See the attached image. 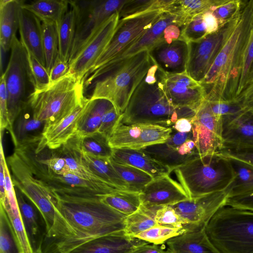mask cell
I'll return each instance as SVG.
<instances>
[{
    "label": "cell",
    "mask_w": 253,
    "mask_h": 253,
    "mask_svg": "<svg viewBox=\"0 0 253 253\" xmlns=\"http://www.w3.org/2000/svg\"><path fill=\"white\" fill-rule=\"evenodd\" d=\"M52 193L54 222L37 253H68L93 239L124 230L127 216L103 203L102 196Z\"/></svg>",
    "instance_id": "obj_1"
},
{
    "label": "cell",
    "mask_w": 253,
    "mask_h": 253,
    "mask_svg": "<svg viewBox=\"0 0 253 253\" xmlns=\"http://www.w3.org/2000/svg\"><path fill=\"white\" fill-rule=\"evenodd\" d=\"M253 30V0H242L237 22L201 84L209 101L237 97L245 51Z\"/></svg>",
    "instance_id": "obj_2"
},
{
    "label": "cell",
    "mask_w": 253,
    "mask_h": 253,
    "mask_svg": "<svg viewBox=\"0 0 253 253\" xmlns=\"http://www.w3.org/2000/svg\"><path fill=\"white\" fill-rule=\"evenodd\" d=\"M196 112L176 108L169 100L153 64L132 94L119 121L125 125L145 124L172 127L180 118H193Z\"/></svg>",
    "instance_id": "obj_3"
},
{
    "label": "cell",
    "mask_w": 253,
    "mask_h": 253,
    "mask_svg": "<svg viewBox=\"0 0 253 253\" xmlns=\"http://www.w3.org/2000/svg\"><path fill=\"white\" fill-rule=\"evenodd\" d=\"M153 64L148 50L141 51L95 71L84 80V87L94 83L90 98L108 100L122 114Z\"/></svg>",
    "instance_id": "obj_4"
},
{
    "label": "cell",
    "mask_w": 253,
    "mask_h": 253,
    "mask_svg": "<svg viewBox=\"0 0 253 253\" xmlns=\"http://www.w3.org/2000/svg\"><path fill=\"white\" fill-rule=\"evenodd\" d=\"M84 82L68 74L41 90H34L28 96L27 106L33 117L44 122V129L68 116L86 98Z\"/></svg>",
    "instance_id": "obj_5"
},
{
    "label": "cell",
    "mask_w": 253,
    "mask_h": 253,
    "mask_svg": "<svg viewBox=\"0 0 253 253\" xmlns=\"http://www.w3.org/2000/svg\"><path fill=\"white\" fill-rule=\"evenodd\" d=\"M173 171L189 199L224 190L235 178L230 160L216 153L200 156Z\"/></svg>",
    "instance_id": "obj_6"
},
{
    "label": "cell",
    "mask_w": 253,
    "mask_h": 253,
    "mask_svg": "<svg viewBox=\"0 0 253 253\" xmlns=\"http://www.w3.org/2000/svg\"><path fill=\"white\" fill-rule=\"evenodd\" d=\"M220 253H253V211L225 206L205 228Z\"/></svg>",
    "instance_id": "obj_7"
},
{
    "label": "cell",
    "mask_w": 253,
    "mask_h": 253,
    "mask_svg": "<svg viewBox=\"0 0 253 253\" xmlns=\"http://www.w3.org/2000/svg\"><path fill=\"white\" fill-rule=\"evenodd\" d=\"M6 161L12 173V180L14 187L27 197L38 210L44 223L46 234L54 222L55 200L52 193L33 173L15 149Z\"/></svg>",
    "instance_id": "obj_8"
},
{
    "label": "cell",
    "mask_w": 253,
    "mask_h": 253,
    "mask_svg": "<svg viewBox=\"0 0 253 253\" xmlns=\"http://www.w3.org/2000/svg\"><path fill=\"white\" fill-rule=\"evenodd\" d=\"M127 0H70L76 12L75 35L69 63L110 17L119 13Z\"/></svg>",
    "instance_id": "obj_9"
},
{
    "label": "cell",
    "mask_w": 253,
    "mask_h": 253,
    "mask_svg": "<svg viewBox=\"0 0 253 253\" xmlns=\"http://www.w3.org/2000/svg\"><path fill=\"white\" fill-rule=\"evenodd\" d=\"M164 11L156 9L119 20L110 42L86 75L84 81L93 72L136 42L160 19Z\"/></svg>",
    "instance_id": "obj_10"
},
{
    "label": "cell",
    "mask_w": 253,
    "mask_h": 253,
    "mask_svg": "<svg viewBox=\"0 0 253 253\" xmlns=\"http://www.w3.org/2000/svg\"><path fill=\"white\" fill-rule=\"evenodd\" d=\"M10 50L9 60L3 74L7 94L11 135L15 121L27 106V82L29 79L27 51L16 36L13 39Z\"/></svg>",
    "instance_id": "obj_11"
},
{
    "label": "cell",
    "mask_w": 253,
    "mask_h": 253,
    "mask_svg": "<svg viewBox=\"0 0 253 253\" xmlns=\"http://www.w3.org/2000/svg\"><path fill=\"white\" fill-rule=\"evenodd\" d=\"M238 15L221 27L216 32L208 35L198 41L188 42V55L186 71L189 76L200 84L235 26Z\"/></svg>",
    "instance_id": "obj_12"
},
{
    "label": "cell",
    "mask_w": 253,
    "mask_h": 253,
    "mask_svg": "<svg viewBox=\"0 0 253 253\" xmlns=\"http://www.w3.org/2000/svg\"><path fill=\"white\" fill-rule=\"evenodd\" d=\"M231 184L224 190L189 199L170 206L184 221L185 230L204 229L215 213L226 206Z\"/></svg>",
    "instance_id": "obj_13"
},
{
    "label": "cell",
    "mask_w": 253,
    "mask_h": 253,
    "mask_svg": "<svg viewBox=\"0 0 253 253\" xmlns=\"http://www.w3.org/2000/svg\"><path fill=\"white\" fill-rule=\"evenodd\" d=\"M169 137L164 142L147 146L141 150L173 170L198 158V153L193 130L179 132L172 128Z\"/></svg>",
    "instance_id": "obj_14"
},
{
    "label": "cell",
    "mask_w": 253,
    "mask_h": 253,
    "mask_svg": "<svg viewBox=\"0 0 253 253\" xmlns=\"http://www.w3.org/2000/svg\"><path fill=\"white\" fill-rule=\"evenodd\" d=\"M163 90L167 97L176 108H186L196 112L206 98L204 87L186 71L177 74L166 73L158 68Z\"/></svg>",
    "instance_id": "obj_15"
},
{
    "label": "cell",
    "mask_w": 253,
    "mask_h": 253,
    "mask_svg": "<svg viewBox=\"0 0 253 253\" xmlns=\"http://www.w3.org/2000/svg\"><path fill=\"white\" fill-rule=\"evenodd\" d=\"M172 131V127L145 124L125 125L119 121L108 138V142L112 148L140 150L165 142Z\"/></svg>",
    "instance_id": "obj_16"
},
{
    "label": "cell",
    "mask_w": 253,
    "mask_h": 253,
    "mask_svg": "<svg viewBox=\"0 0 253 253\" xmlns=\"http://www.w3.org/2000/svg\"><path fill=\"white\" fill-rule=\"evenodd\" d=\"M119 20V13L112 15L96 30L86 43L69 63L68 73L84 82L114 35Z\"/></svg>",
    "instance_id": "obj_17"
},
{
    "label": "cell",
    "mask_w": 253,
    "mask_h": 253,
    "mask_svg": "<svg viewBox=\"0 0 253 253\" xmlns=\"http://www.w3.org/2000/svg\"><path fill=\"white\" fill-rule=\"evenodd\" d=\"M196 146L200 156L217 153L222 148V118L215 115L205 99L192 119Z\"/></svg>",
    "instance_id": "obj_18"
},
{
    "label": "cell",
    "mask_w": 253,
    "mask_h": 253,
    "mask_svg": "<svg viewBox=\"0 0 253 253\" xmlns=\"http://www.w3.org/2000/svg\"><path fill=\"white\" fill-rule=\"evenodd\" d=\"M176 24V16L164 11L160 19L136 42L101 68L115 64L141 51L148 50L161 42L179 39L183 27Z\"/></svg>",
    "instance_id": "obj_19"
},
{
    "label": "cell",
    "mask_w": 253,
    "mask_h": 253,
    "mask_svg": "<svg viewBox=\"0 0 253 253\" xmlns=\"http://www.w3.org/2000/svg\"><path fill=\"white\" fill-rule=\"evenodd\" d=\"M139 195L141 205L148 208L171 206L189 199L181 185L169 174L153 178Z\"/></svg>",
    "instance_id": "obj_20"
},
{
    "label": "cell",
    "mask_w": 253,
    "mask_h": 253,
    "mask_svg": "<svg viewBox=\"0 0 253 253\" xmlns=\"http://www.w3.org/2000/svg\"><path fill=\"white\" fill-rule=\"evenodd\" d=\"M153 63L166 73L186 71L188 55V43L181 39L161 42L148 50Z\"/></svg>",
    "instance_id": "obj_21"
},
{
    "label": "cell",
    "mask_w": 253,
    "mask_h": 253,
    "mask_svg": "<svg viewBox=\"0 0 253 253\" xmlns=\"http://www.w3.org/2000/svg\"><path fill=\"white\" fill-rule=\"evenodd\" d=\"M147 243H149L129 236L122 230L93 239L68 253H131L139 246Z\"/></svg>",
    "instance_id": "obj_22"
},
{
    "label": "cell",
    "mask_w": 253,
    "mask_h": 253,
    "mask_svg": "<svg viewBox=\"0 0 253 253\" xmlns=\"http://www.w3.org/2000/svg\"><path fill=\"white\" fill-rule=\"evenodd\" d=\"M223 145L253 146V113L244 110L222 118Z\"/></svg>",
    "instance_id": "obj_23"
},
{
    "label": "cell",
    "mask_w": 253,
    "mask_h": 253,
    "mask_svg": "<svg viewBox=\"0 0 253 253\" xmlns=\"http://www.w3.org/2000/svg\"><path fill=\"white\" fill-rule=\"evenodd\" d=\"M18 29L20 41L26 51L32 53L45 67L42 42V28L40 20L21 7Z\"/></svg>",
    "instance_id": "obj_24"
},
{
    "label": "cell",
    "mask_w": 253,
    "mask_h": 253,
    "mask_svg": "<svg viewBox=\"0 0 253 253\" xmlns=\"http://www.w3.org/2000/svg\"><path fill=\"white\" fill-rule=\"evenodd\" d=\"M89 99L85 98L68 116L43 130L42 139L48 149H59L76 134L78 120Z\"/></svg>",
    "instance_id": "obj_25"
},
{
    "label": "cell",
    "mask_w": 253,
    "mask_h": 253,
    "mask_svg": "<svg viewBox=\"0 0 253 253\" xmlns=\"http://www.w3.org/2000/svg\"><path fill=\"white\" fill-rule=\"evenodd\" d=\"M111 158L116 162L140 169L153 178L169 174L172 171L142 150L126 148H112Z\"/></svg>",
    "instance_id": "obj_26"
},
{
    "label": "cell",
    "mask_w": 253,
    "mask_h": 253,
    "mask_svg": "<svg viewBox=\"0 0 253 253\" xmlns=\"http://www.w3.org/2000/svg\"><path fill=\"white\" fill-rule=\"evenodd\" d=\"M166 244L169 253H220L209 239L205 229L185 231Z\"/></svg>",
    "instance_id": "obj_27"
},
{
    "label": "cell",
    "mask_w": 253,
    "mask_h": 253,
    "mask_svg": "<svg viewBox=\"0 0 253 253\" xmlns=\"http://www.w3.org/2000/svg\"><path fill=\"white\" fill-rule=\"evenodd\" d=\"M23 1H0V46L8 51L19 29V16Z\"/></svg>",
    "instance_id": "obj_28"
},
{
    "label": "cell",
    "mask_w": 253,
    "mask_h": 253,
    "mask_svg": "<svg viewBox=\"0 0 253 253\" xmlns=\"http://www.w3.org/2000/svg\"><path fill=\"white\" fill-rule=\"evenodd\" d=\"M113 106L108 100L89 98L78 120L76 135L84 137L97 133L103 116Z\"/></svg>",
    "instance_id": "obj_29"
},
{
    "label": "cell",
    "mask_w": 253,
    "mask_h": 253,
    "mask_svg": "<svg viewBox=\"0 0 253 253\" xmlns=\"http://www.w3.org/2000/svg\"><path fill=\"white\" fill-rule=\"evenodd\" d=\"M27 107L21 113L12 126L11 135L15 147L34 143L42 138L44 123L35 119Z\"/></svg>",
    "instance_id": "obj_30"
},
{
    "label": "cell",
    "mask_w": 253,
    "mask_h": 253,
    "mask_svg": "<svg viewBox=\"0 0 253 253\" xmlns=\"http://www.w3.org/2000/svg\"><path fill=\"white\" fill-rule=\"evenodd\" d=\"M228 0H173L165 10L176 16L178 26L183 27L196 16L210 11Z\"/></svg>",
    "instance_id": "obj_31"
},
{
    "label": "cell",
    "mask_w": 253,
    "mask_h": 253,
    "mask_svg": "<svg viewBox=\"0 0 253 253\" xmlns=\"http://www.w3.org/2000/svg\"><path fill=\"white\" fill-rule=\"evenodd\" d=\"M15 192L25 228L33 251L37 253L40 250L45 232L42 229L39 214L35 208L25 200V196L17 188Z\"/></svg>",
    "instance_id": "obj_32"
},
{
    "label": "cell",
    "mask_w": 253,
    "mask_h": 253,
    "mask_svg": "<svg viewBox=\"0 0 253 253\" xmlns=\"http://www.w3.org/2000/svg\"><path fill=\"white\" fill-rule=\"evenodd\" d=\"M79 148L83 161L96 175L119 189L129 191L128 185L116 171L111 164L110 158L97 157L83 152L80 146Z\"/></svg>",
    "instance_id": "obj_33"
},
{
    "label": "cell",
    "mask_w": 253,
    "mask_h": 253,
    "mask_svg": "<svg viewBox=\"0 0 253 253\" xmlns=\"http://www.w3.org/2000/svg\"><path fill=\"white\" fill-rule=\"evenodd\" d=\"M69 0H39L31 3L22 5V8L39 18L41 22H53L60 21L68 11Z\"/></svg>",
    "instance_id": "obj_34"
},
{
    "label": "cell",
    "mask_w": 253,
    "mask_h": 253,
    "mask_svg": "<svg viewBox=\"0 0 253 253\" xmlns=\"http://www.w3.org/2000/svg\"><path fill=\"white\" fill-rule=\"evenodd\" d=\"M70 9L56 24L58 38L59 56L69 62L73 43L76 23V12L74 6L69 0Z\"/></svg>",
    "instance_id": "obj_35"
},
{
    "label": "cell",
    "mask_w": 253,
    "mask_h": 253,
    "mask_svg": "<svg viewBox=\"0 0 253 253\" xmlns=\"http://www.w3.org/2000/svg\"><path fill=\"white\" fill-rule=\"evenodd\" d=\"M101 201L112 209L126 215H129L139 210L141 206L139 192L119 190L114 193L102 196Z\"/></svg>",
    "instance_id": "obj_36"
},
{
    "label": "cell",
    "mask_w": 253,
    "mask_h": 253,
    "mask_svg": "<svg viewBox=\"0 0 253 253\" xmlns=\"http://www.w3.org/2000/svg\"><path fill=\"white\" fill-rule=\"evenodd\" d=\"M229 159L235 173L229 197L253 193V166L237 160Z\"/></svg>",
    "instance_id": "obj_37"
},
{
    "label": "cell",
    "mask_w": 253,
    "mask_h": 253,
    "mask_svg": "<svg viewBox=\"0 0 253 253\" xmlns=\"http://www.w3.org/2000/svg\"><path fill=\"white\" fill-rule=\"evenodd\" d=\"M159 208H148L141 205L138 211L126 217L124 230L125 233L129 236L135 237L157 225L155 216Z\"/></svg>",
    "instance_id": "obj_38"
},
{
    "label": "cell",
    "mask_w": 253,
    "mask_h": 253,
    "mask_svg": "<svg viewBox=\"0 0 253 253\" xmlns=\"http://www.w3.org/2000/svg\"><path fill=\"white\" fill-rule=\"evenodd\" d=\"M111 164L121 177L129 187V191L140 192L153 177L147 172L132 167L115 162L110 158Z\"/></svg>",
    "instance_id": "obj_39"
},
{
    "label": "cell",
    "mask_w": 253,
    "mask_h": 253,
    "mask_svg": "<svg viewBox=\"0 0 253 253\" xmlns=\"http://www.w3.org/2000/svg\"><path fill=\"white\" fill-rule=\"evenodd\" d=\"M43 47L45 68L49 74L59 54L58 38L56 24L42 22Z\"/></svg>",
    "instance_id": "obj_40"
},
{
    "label": "cell",
    "mask_w": 253,
    "mask_h": 253,
    "mask_svg": "<svg viewBox=\"0 0 253 253\" xmlns=\"http://www.w3.org/2000/svg\"><path fill=\"white\" fill-rule=\"evenodd\" d=\"M77 137L80 148L83 152L99 158L112 157L113 149L109 144L108 138L103 135L97 132L84 137Z\"/></svg>",
    "instance_id": "obj_41"
},
{
    "label": "cell",
    "mask_w": 253,
    "mask_h": 253,
    "mask_svg": "<svg viewBox=\"0 0 253 253\" xmlns=\"http://www.w3.org/2000/svg\"><path fill=\"white\" fill-rule=\"evenodd\" d=\"M173 0H127L119 13V20L130 17L149 11H164Z\"/></svg>",
    "instance_id": "obj_42"
},
{
    "label": "cell",
    "mask_w": 253,
    "mask_h": 253,
    "mask_svg": "<svg viewBox=\"0 0 253 253\" xmlns=\"http://www.w3.org/2000/svg\"><path fill=\"white\" fill-rule=\"evenodd\" d=\"M27 51L29 82L34 90H41L50 86V76L46 68L30 52Z\"/></svg>",
    "instance_id": "obj_43"
},
{
    "label": "cell",
    "mask_w": 253,
    "mask_h": 253,
    "mask_svg": "<svg viewBox=\"0 0 253 253\" xmlns=\"http://www.w3.org/2000/svg\"><path fill=\"white\" fill-rule=\"evenodd\" d=\"M185 231L184 228H179L157 224L135 237L150 244L162 245Z\"/></svg>",
    "instance_id": "obj_44"
},
{
    "label": "cell",
    "mask_w": 253,
    "mask_h": 253,
    "mask_svg": "<svg viewBox=\"0 0 253 253\" xmlns=\"http://www.w3.org/2000/svg\"><path fill=\"white\" fill-rule=\"evenodd\" d=\"M0 253L20 252L7 214L3 206H0Z\"/></svg>",
    "instance_id": "obj_45"
},
{
    "label": "cell",
    "mask_w": 253,
    "mask_h": 253,
    "mask_svg": "<svg viewBox=\"0 0 253 253\" xmlns=\"http://www.w3.org/2000/svg\"><path fill=\"white\" fill-rule=\"evenodd\" d=\"M242 0H228L224 3L212 8L210 11L217 20L220 27L230 22L239 14Z\"/></svg>",
    "instance_id": "obj_46"
},
{
    "label": "cell",
    "mask_w": 253,
    "mask_h": 253,
    "mask_svg": "<svg viewBox=\"0 0 253 253\" xmlns=\"http://www.w3.org/2000/svg\"><path fill=\"white\" fill-rule=\"evenodd\" d=\"M208 35L203 14L195 16L182 29L179 38L187 43L198 41Z\"/></svg>",
    "instance_id": "obj_47"
},
{
    "label": "cell",
    "mask_w": 253,
    "mask_h": 253,
    "mask_svg": "<svg viewBox=\"0 0 253 253\" xmlns=\"http://www.w3.org/2000/svg\"><path fill=\"white\" fill-rule=\"evenodd\" d=\"M253 82V30L244 57V64L238 86L237 97L245 88Z\"/></svg>",
    "instance_id": "obj_48"
},
{
    "label": "cell",
    "mask_w": 253,
    "mask_h": 253,
    "mask_svg": "<svg viewBox=\"0 0 253 253\" xmlns=\"http://www.w3.org/2000/svg\"><path fill=\"white\" fill-rule=\"evenodd\" d=\"M216 153L220 156L237 160L253 166V146L223 145Z\"/></svg>",
    "instance_id": "obj_49"
},
{
    "label": "cell",
    "mask_w": 253,
    "mask_h": 253,
    "mask_svg": "<svg viewBox=\"0 0 253 253\" xmlns=\"http://www.w3.org/2000/svg\"><path fill=\"white\" fill-rule=\"evenodd\" d=\"M155 220L157 225L182 228L185 222L173 208L167 206L159 208Z\"/></svg>",
    "instance_id": "obj_50"
},
{
    "label": "cell",
    "mask_w": 253,
    "mask_h": 253,
    "mask_svg": "<svg viewBox=\"0 0 253 253\" xmlns=\"http://www.w3.org/2000/svg\"><path fill=\"white\" fill-rule=\"evenodd\" d=\"M208 101L213 113L222 118L237 114L244 110L237 99L226 101Z\"/></svg>",
    "instance_id": "obj_51"
},
{
    "label": "cell",
    "mask_w": 253,
    "mask_h": 253,
    "mask_svg": "<svg viewBox=\"0 0 253 253\" xmlns=\"http://www.w3.org/2000/svg\"><path fill=\"white\" fill-rule=\"evenodd\" d=\"M0 128L1 133L4 129L8 130L10 134L11 132L8 117L7 94L3 74L0 78Z\"/></svg>",
    "instance_id": "obj_52"
},
{
    "label": "cell",
    "mask_w": 253,
    "mask_h": 253,
    "mask_svg": "<svg viewBox=\"0 0 253 253\" xmlns=\"http://www.w3.org/2000/svg\"><path fill=\"white\" fill-rule=\"evenodd\" d=\"M121 115L115 106L108 110L102 118L98 132L108 139L120 120Z\"/></svg>",
    "instance_id": "obj_53"
},
{
    "label": "cell",
    "mask_w": 253,
    "mask_h": 253,
    "mask_svg": "<svg viewBox=\"0 0 253 253\" xmlns=\"http://www.w3.org/2000/svg\"><path fill=\"white\" fill-rule=\"evenodd\" d=\"M38 155L40 161L54 173L63 175L70 172L65 158L55 151L52 152L51 157L46 159L40 158Z\"/></svg>",
    "instance_id": "obj_54"
},
{
    "label": "cell",
    "mask_w": 253,
    "mask_h": 253,
    "mask_svg": "<svg viewBox=\"0 0 253 253\" xmlns=\"http://www.w3.org/2000/svg\"><path fill=\"white\" fill-rule=\"evenodd\" d=\"M69 70V62L62 60L58 55L49 73L51 84L66 75Z\"/></svg>",
    "instance_id": "obj_55"
},
{
    "label": "cell",
    "mask_w": 253,
    "mask_h": 253,
    "mask_svg": "<svg viewBox=\"0 0 253 253\" xmlns=\"http://www.w3.org/2000/svg\"><path fill=\"white\" fill-rule=\"evenodd\" d=\"M226 206L253 211V193L229 197Z\"/></svg>",
    "instance_id": "obj_56"
},
{
    "label": "cell",
    "mask_w": 253,
    "mask_h": 253,
    "mask_svg": "<svg viewBox=\"0 0 253 253\" xmlns=\"http://www.w3.org/2000/svg\"><path fill=\"white\" fill-rule=\"evenodd\" d=\"M244 110L253 113V82L248 85L237 98Z\"/></svg>",
    "instance_id": "obj_57"
},
{
    "label": "cell",
    "mask_w": 253,
    "mask_h": 253,
    "mask_svg": "<svg viewBox=\"0 0 253 253\" xmlns=\"http://www.w3.org/2000/svg\"><path fill=\"white\" fill-rule=\"evenodd\" d=\"M2 133L0 134V203H3L6 199L5 184V174L4 170V160L5 159L4 151L2 144Z\"/></svg>",
    "instance_id": "obj_58"
},
{
    "label": "cell",
    "mask_w": 253,
    "mask_h": 253,
    "mask_svg": "<svg viewBox=\"0 0 253 253\" xmlns=\"http://www.w3.org/2000/svg\"><path fill=\"white\" fill-rule=\"evenodd\" d=\"M203 18L208 35L216 32L221 27L216 18L210 11L203 14Z\"/></svg>",
    "instance_id": "obj_59"
},
{
    "label": "cell",
    "mask_w": 253,
    "mask_h": 253,
    "mask_svg": "<svg viewBox=\"0 0 253 253\" xmlns=\"http://www.w3.org/2000/svg\"><path fill=\"white\" fill-rule=\"evenodd\" d=\"M192 119L180 118L178 119L175 124L172 126V128L176 131L187 133L192 130L193 125Z\"/></svg>",
    "instance_id": "obj_60"
},
{
    "label": "cell",
    "mask_w": 253,
    "mask_h": 253,
    "mask_svg": "<svg viewBox=\"0 0 253 253\" xmlns=\"http://www.w3.org/2000/svg\"><path fill=\"white\" fill-rule=\"evenodd\" d=\"M6 52L2 47L0 46V76L4 73L3 67L5 61Z\"/></svg>",
    "instance_id": "obj_61"
},
{
    "label": "cell",
    "mask_w": 253,
    "mask_h": 253,
    "mask_svg": "<svg viewBox=\"0 0 253 253\" xmlns=\"http://www.w3.org/2000/svg\"><path fill=\"white\" fill-rule=\"evenodd\" d=\"M131 253H147V252L145 250L140 246Z\"/></svg>",
    "instance_id": "obj_62"
},
{
    "label": "cell",
    "mask_w": 253,
    "mask_h": 253,
    "mask_svg": "<svg viewBox=\"0 0 253 253\" xmlns=\"http://www.w3.org/2000/svg\"><path fill=\"white\" fill-rule=\"evenodd\" d=\"M19 253H23V252H19Z\"/></svg>",
    "instance_id": "obj_63"
}]
</instances>
